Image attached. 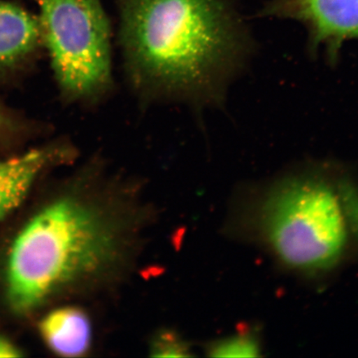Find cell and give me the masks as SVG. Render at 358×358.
Wrapping results in <instances>:
<instances>
[{
    "label": "cell",
    "mask_w": 358,
    "mask_h": 358,
    "mask_svg": "<svg viewBox=\"0 0 358 358\" xmlns=\"http://www.w3.org/2000/svg\"><path fill=\"white\" fill-rule=\"evenodd\" d=\"M213 357H261L265 352L262 328L259 324L245 323L236 332L217 340L209 346Z\"/></svg>",
    "instance_id": "9"
},
{
    "label": "cell",
    "mask_w": 358,
    "mask_h": 358,
    "mask_svg": "<svg viewBox=\"0 0 358 358\" xmlns=\"http://www.w3.org/2000/svg\"><path fill=\"white\" fill-rule=\"evenodd\" d=\"M75 154L73 148L55 146L0 160V220L19 207L45 167L57 160L73 158Z\"/></svg>",
    "instance_id": "6"
},
{
    "label": "cell",
    "mask_w": 358,
    "mask_h": 358,
    "mask_svg": "<svg viewBox=\"0 0 358 358\" xmlns=\"http://www.w3.org/2000/svg\"><path fill=\"white\" fill-rule=\"evenodd\" d=\"M257 16L301 22L308 53L324 48L330 64L338 62L344 43L358 40V0H268Z\"/></svg>",
    "instance_id": "5"
},
{
    "label": "cell",
    "mask_w": 358,
    "mask_h": 358,
    "mask_svg": "<svg viewBox=\"0 0 358 358\" xmlns=\"http://www.w3.org/2000/svg\"><path fill=\"white\" fill-rule=\"evenodd\" d=\"M3 122H4L3 115L2 113V111L0 110V127H1V125L3 124Z\"/></svg>",
    "instance_id": "12"
},
{
    "label": "cell",
    "mask_w": 358,
    "mask_h": 358,
    "mask_svg": "<svg viewBox=\"0 0 358 358\" xmlns=\"http://www.w3.org/2000/svg\"><path fill=\"white\" fill-rule=\"evenodd\" d=\"M129 87L145 103L220 106L254 45L234 0H120Z\"/></svg>",
    "instance_id": "1"
},
{
    "label": "cell",
    "mask_w": 358,
    "mask_h": 358,
    "mask_svg": "<svg viewBox=\"0 0 358 358\" xmlns=\"http://www.w3.org/2000/svg\"><path fill=\"white\" fill-rule=\"evenodd\" d=\"M154 357H189V349L186 344L173 334L165 333L159 336L152 348Z\"/></svg>",
    "instance_id": "10"
},
{
    "label": "cell",
    "mask_w": 358,
    "mask_h": 358,
    "mask_svg": "<svg viewBox=\"0 0 358 358\" xmlns=\"http://www.w3.org/2000/svg\"><path fill=\"white\" fill-rule=\"evenodd\" d=\"M36 1L62 93L79 104H100L114 88L110 24L101 0Z\"/></svg>",
    "instance_id": "4"
},
{
    "label": "cell",
    "mask_w": 358,
    "mask_h": 358,
    "mask_svg": "<svg viewBox=\"0 0 358 358\" xmlns=\"http://www.w3.org/2000/svg\"><path fill=\"white\" fill-rule=\"evenodd\" d=\"M39 325L45 343L57 355L83 356L91 346V322L87 313L78 307L57 308L48 313Z\"/></svg>",
    "instance_id": "7"
},
{
    "label": "cell",
    "mask_w": 358,
    "mask_h": 358,
    "mask_svg": "<svg viewBox=\"0 0 358 358\" xmlns=\"http://www.w3.org/2000/svg\"><path fill=\"white\" fill-rule=\"evenodd\" d=\"M42 38L38 20L22 8L0 0V70L17 64Z\"/></svg>",
    "instance_id": "8"
},
{
    "label": "cell",
    "mask_w": 358,
    "mask_h": 358,
    "mask_svg": "<svg viewBox=\"0 0 358 358\" xmlns=\"http://www.w3.org/2000/svg\"><path fill=\"white\" fill-rule=\"evenodd\" d=\"M114 238L101 217L73 198L57 200L31 219L8 254V303L33 310L66 282L109 261Z\"/></svg>",
    "instance_id": "3"
},
{
    "label": "cell",
    "mask_w": 358,
    "mask_h": 358,
    "mask_svg": "<svg viewBox=\"0 0 358 358\" xmlns=\"http://www.w3.org/2000/svg\"><path fill=\"white\" fill-rule=\"evenodd\" d=\"M231 236L276 270L324 288L358 265V176L334 161H312L237 192Z\"/></svg>",
    "instance_id": "2"
},
{
    "label": "cell",
    "mask_w": 358,
    "mask_h": 358,
    "mask_svg": "<svg viewBox=\"0 0 358 358\" xmlns=\"http://www.w3.org/2000/svg\"><path fill=\"white\" fill-rule=\"evenodd\" d=\"M21 352L19 348L0 336V358L20 357Z\"/></svg>",
    "instance_id": "11"
}]
</instances>
